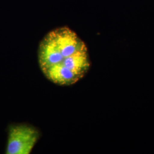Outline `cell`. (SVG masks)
I'll use <instances>...</instances> for the list:
<instances>
[{
	"label": "cell",
	"mask_w": 154,
	"mask_h": 154,
	"mask_svg": "<svg viewBox=\"0 0 154 154\" xmlns=\"http://www.w3.org/2000/svg\"><path fill=\"white\" fill-rule=\"evenodd\" d=\"M38 62L45 77L60 86L75 84L90 67L85 42L67 27L57 28L45 36L39 46Z\"/></svg>",
	"instance_id": "6da1fadb"
},
{
	"label": "cell",
	"mask_w": 154,
	"mask_h": 154,
	"mask_svg": "<svg viewBox=\"0 0 154 154\" xmlns=\"http://www.w3.org/2000/svg\"><path fill=\"white\" fill-rule=\"evenodd\" d=\"M6 154H29L40 134L34 127L26 124H11L7 128Z\"/></svg>",
	"instance_id": "7a4b0ae2"
}]
</instances>
